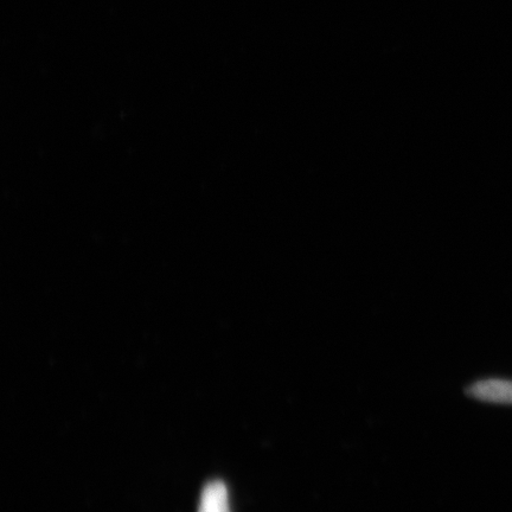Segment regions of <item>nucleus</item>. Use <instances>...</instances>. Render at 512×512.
Segmentation results:
<instances>
[{
  "mask_svg": "<svg viewBox=\"0 0 512 512\" xmlns=\"http://www.w3.org/2000/svg\"><path fill=\"white\" fill-rule=\"evenodd\" d=\"M467 394L480 401L512 405V381L489 379L473 383Z\"/></svg>",
  "mask_w": 512,
  "mask_h": 512,
  "instance_id": "1",
  "label": "nucleus"
},
{
  "mask_svg": "<svg viewBox=\"0 0 512 512\" xmlns=\"http://www.w3.org/2000/svg\"><path fill=\"white\" fill-rule=\"evenodd\" d=\"M198 512H230L227 486L220 480L207 484Z\"/></svg>",
  "mask_w": 512,
  "mask_h": 512,
  "instance_id": "2",
  "label": "nucleus"
}]
</instances>
